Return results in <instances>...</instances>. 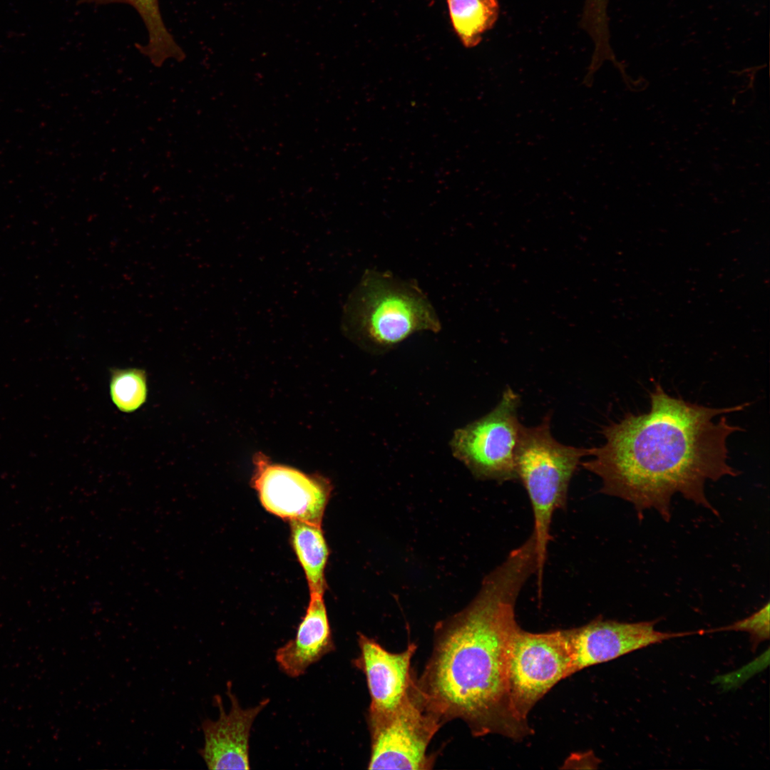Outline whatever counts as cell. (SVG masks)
<instances>
[{
    "mask_svg": "<svg viewBox=\"0 0 770 770\" xmlns=\"http://www.w3.org/2000/svg\"><path fill=\"white\" fill-rule=\"evenodd\" d=\"M334 650L323 595L310 594L308 607L294 638L277 649L275 660L284 673L295 678Z\"/></svg>",
    "mask_w": 770,
    "mask_h": 770,
    "instance_id": "obj_12",
    "label": "cell"
},
{
    "mask_svg": "<svg viewBox=\"0 0 770 770\" xmlns=\"http://www.w3.org/2000/svg\"><path fill=\"white\" fill-rule=\"evenodd\" d=\"M342 327L359 346L381 353L415 333H438L441 323L416 280L367 269L344 307Z\"/></svg>",
    "mask_w": 770,
    "mask_h": 770,
    "instance_id": "obj_3",
    "label": "cell"
},
{
    "mask_svg": "<svg viewBox=\"0 0 770 770\" xmlns=\"http://www.w3.org/2000/svg\"><path fill=\"white\" fill-rule=\"evenodd\" d=\"M452 27L468 48L478 46L499 16L498 0H446Z\"/></svg>",
    "mask_w": 770,
    "mask_h": 770,
    "instance_id": "obj_15",
    "label": "cell"
},
{
    "mask_svg": "<svg viewBox=\"0 0 770 770\" xmlns=\"http://www.w3.org/2000/svg\"><path fill=\"white\" fill-rule=\"evenodd\" d=\"M520 402L519 394L507 386L493 409L454 432L452 453L476 478L500 483L518 479L515 453L522 426L518 416Z\"/></svg>",
    "mask_w": 770,
    "mask_h": 770,
    "instance_id": "obj_6",
    "label": "cell"
},
{
    "mask_svg": "<svg viewBox=\"0 0 770 770\" xmlns=\"http://www.w3.org/2000/svg\"><path fill=\"white\" fill-rule=\"evenodd\" d=\"M720 630H741L746 631L751 635L753 645H756L761 641L769 638V602L763 606L759 611L752 615L737 621L724 628L715 629L713 631Z\"/></svg>",
    "mask_w": 770,
    "mask_h": 770,
    "instance_id": "obj_17",
    "label": "cell"
},
{
    "mask_svg": "<svg viewBox=\"0 0 770 770\" xmlns=\"http://www.w3.org/2000/svg\"><path fill=\"white\" fill-rule=\"evenodd\" d=\"M655 624L656 621L624 622L598 617L565 630L573 655V674L638 649L696 633L660 632L655 630Z\"/></svg>",
    "mask_w": 770,
    "mask_h": 770,
    "instance_id": "obj_9",
    "label": "cell"
},
{
    "mask_svg": "<svg viewBox=\"0 0 770 770\" xmlns=\"http://www.w3.org/2000/svg\"><path fill=\"white\" fill-rule=\"evenodd\" d=\"M535 570L533 545L525 541L485 577L468 605L436 626L432 653L415 683L443 724L461 719L477 736L518 741L531 734L510 707L508 662L519 627L515 602Z\"/></svg>",
    "mask_w": 770,
    "mask_h": 770,
    "instance_id": "obj_2",
    "label": "cell"
},
{
    "mask_svg": "<svg viewBox=\"0 0 770 770\" xmlns=\"http://www.w3.org/2000/svg\"><path fill=\"white\" fill-rule=\"evenodd\" d=\"M414 677L403 702L394 710L368 716L371 735L369 769H431L428 745L443 724L419 693Z\"/></svg>",
    "mask_w": 770,
    "mask_h": 770,
    "instance_id": "obj_5",
    "label": "cell"
},
{
    "mask_svg": "<svg viewBox=\"0 0 770 770\" xmlns=\"http://www.w3.org/2000/svg\"><path fill=\"white\" fill-rule=\"evenodd\" d=\"M255 464L253 486L267 511L289 520L322 525L331 493L329 481L272 463L262 456L256 458Z\"/></svg>",
    "mask_w": 770,
    "mask_h": 770,
    "instance_id": "obj_8",
    "label": "cell"
},
{
    "mask_svg": "<svg viewBox=\"0 0 770 770\" xmlns=\"http://www.w3.org/2000/svg\"><path fill=\"white\" fill-rule=\"evenodd\" d=\"M110 391L113 403L120 411H135L143 404L147 397L144 371L137 369L114 371L111 379Z\"/></svg>",
    "mask_w": 770,
    "mask_h": 770,
    "instance_id": "obj_16",
    "label": "cell"
},
{
    "mask_svg": "<svg viewBox=\"0 0 770 770\" xmlns=\"http://www.w3.org/2000/svg\"><path fill=\"white\" fill-rule=\"evenodd\" d=\"M97 4L124 3L132 6L141 17L148 31V41L140 51L155 66L168 59L181 61L185 55L168 31L162 18L159 0H82Z\"/></svg>",
    "mask_w": 770,
    "mask_h": 770,
    "instance_id": "obj_14",
    "label": "cell"
},
{
    "mask_svg": "<svg viewBox=\"0 0 770 770\" xmlns=\"http://www.w3.org/2000/svg\"><path fill=\"white\" fill-rule=\"evenodd\" d=\"M227 695L231 701L228 713L225 711L221 698L215 696L220 716L215 721L205 719L202 723L205 741L199 752L209 769H250L251 728L269 699L262 701L257 706L243 709L232 693L230 684L227 685Z\"/></svg>",
    "mask_w": 770,
    "mask_h": 770,
    "instance_id": "obj_11",
    "label": "cell"
},
{
    "mask_svg": "<svg viewBox=\"0 0 770 770\" xmlns=\"http://www.w3.org/2000/svg\"><path fill=\"white\" fill-rule=\"evenodd\" d=\"M650 399L646 413H630L605 426V443L592 448L593 458L580 464L601 479L600 492L630 503L640 520L653 509L668 522L677 493L718 515L705 484L739 474L728 463L727 441L743 429L724 416L714 419L749 403L708 407L672 396L659 383Z\"/></svg>",
    "mask_w": 770,
    "mask_h": 770,
    "instance_id": "obj_1",
    "label": "cell"
},
{
    "mask_svg": "<svg viewBox=\"0 0 770 770\" xmlns=\"http://www.w3.org/2000/svg\"><path fill=\"white\" fill-rule=\"evenodd\" d=\"M573 674V655L565 630L533 633L517 628L508 662L510 703L524 724L534 706L558 682Z\"/></svg>",
    "mask_w": 770,
    "mask_h": 770,
    "instance_id": "obj_7",
    "label": "cell"
},
{
    "mask_svg": "<svg viewBox=\"0 0 770 770\" xmlns=\"http://www.w3.org/2000/svg\"><path fill=\"white\" fill-rule=\"evenodd\" d=\"M291 540L305 573L310 594L323 595L329 549L320 525L291 520Z\"/></svg>",
    "mask_w": 770,
    "mask_h": 770,
    "instance_id": "obj_13",
    "label": "cell"
},
{
    "mask_svg": "<svg viewBox=\"0 0 770 770\" xmlns=\"http://www.w3.org/2000/svg\"><path fill=\"white\" fill-rule=\"evenodd\" d=\"M359 654L354 664L365 675L370 694L368 716L386 714L406 698L415 674L411 658L416 645L410 644L401 652H391L376 640L359 634Z\"/></svg>",
    "mask_w": 770,
    "mask_h": 770,
    "instance_id": "obj_10",
    "label": "cell"
},
{
    "mask_svg": "<svg viewBox=\"0 0 770 770\" xmlns=\"http://www.w3.org/2000/svg\"><path fill=\"white\" fill-rule=\"evenodd\" d=\"M550 415L535 426L522 424L515 449L518 479L524 486L533 513L538 594L543 593V572L551 538L554 513L565 508L568 487L582 458L591 448L558 442L550 432Z\"/></svg>",
    "mask_w": 770,
    "mask_h": 770,
    "instance_id": "obj_4",
    "label": "cell"
}]
</instances>
